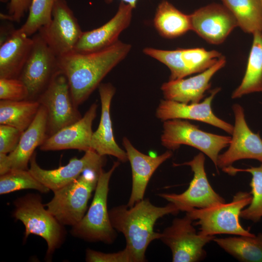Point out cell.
<instances>
[{"mask_svg":"<svg viewBox=\"0 0 262 262\" xmlns=\"http://www.w3.org/2000/svg\"><path fill=\"white\" fill-rule=\"evenodd\" d=\"M131 44L118 40L106 49L91 52L72 51L58 57L59 70L66 76L74 105L86 100L104 77L128 55Z\"/></svg>","mask_w":262,"mask_h":262,"instance_id":"1","label":"cell"},{"mask_svg":"<svg viewBox=\"0 0 262 262\" xmlns=\"http://www.w3.org/2000/svg\"><path fill=\"white\" fill-rule=\"evenodd\" d=\"M180 210L169 202L163 207L156 206L147 199H142L133 206L120 205L109 211L110 221L115 230L122 233L127 248L134 262L146 261L145 253L151 242L160 239L161 233L155 232L157 220L169 214H177Z\"/></svg>","mask_w":262,"mask_h":262,"instance_id":"2","label":"cell"},{"mask_svg":"<svg viewBox=\"0 0 262 262\" xmlns=\"http://www.w3.org/2000/svg\"><path fill=\"white\" fill-rule=\"evenodd\" d=\"M14 204L13 215L25 227V239L30 234L43 238L47 244L46 257L49 259L65 241L66 232L64 225L45 209L38 194L30 193L18 197Z\"/></svg>","mask_w":262,"mask_h":262,"instance_id":"3","label":"cell"},{"mask_svg":"<svg viewBox=\"0 0 262 262\" xmlns=\"http://www.w3.org/2000/svg\"><path fill=\"white\" fill-rule=\"evenodd\" d=\"M119 164V162H115L107 172L103 169L101 171L87 213L79 223L72 227L71 233L74 236L88 242L108 244L115 240L116 234L110 221L107 199L111 177Z\"/></svg>","mask_w":262,"mask_h":262,"instance_id":"4","label":"cell"},{"mask_svg":"<svg viewBox=\"0 0 262 262\" xmlns=\"http://www.w3.org/2000/svg\"><path fill=\"white\" fill-rule=\"evenodd\" d=\"M250 193L240 191L229 203H222L203 209H193L187 212L195 224L199 226L198 233L204 236L227 234L254 236L255 235L246 229L240 224L242 211L251 201Z\"/></svg>","mask_w":262,"mask_h":262,"instance_id":"5","label":"cell"},{"mask_svg":"<svg viewBox=\"0 0 262 262\" xmlns=\"http://www.w3.org/2000/svg\"><path fill=\"white\" fill-rule=\"evenodd\" d=\"M100 172L87 170L76 180L56 190L46 203L48 211L64 226H74L82 218Z\"/></svg>","mask_w":262,"mask_h":262,"instance_id":"6","label":"cell"},{"mask_svg":"<svg viewBox=\"0 0 262 262\" xmlns=\"http://www.w3.org/2000/svg\"><path fill=\"white\" fill-rule=\"evenodd\" d=\"M161 140L169 150H175L181 145L194 147L206 155L217 168L220 151L230 143L231 137L207 132L198 126L181 119L164 121Z\"/></svg>","mask_w":262,"mask_h":262,"instance_id":"7","label":"cell"},{"mask_svg":"<svg viewBox=\"0 0 262 262\" xmlns=\"http://www.w3.org/2000/svg\"><path fill=\"white\" fill-rule=\"evenodd\" d=\"M47 112L48 137L82 118L66 76L59 70L36 99Z\"/></svg>","mask_w":262,"mask_h":262,"instance_id":"8","label":"cell"},{"mask_svg":"<svg viewBox=\"0 0 262 262\" xmlns=\"http://www.w3.org/2000/svg\"><path fill=\"white\" fill-rule=\"evenodd\" d=\"M193 221L186 213L183 217L175 218L161 233L160 239L171 249L173 262H197L206 257L204 247L215 236L197 233Z\"/></svg>","mask_w":262,"mask_h":262,"instance_id":"9","label":"cell"},{"mask_svg":"<svg viewBox=\"0 0 262 262\" xmlns=\"http://www.w3.org/2000/svg\"><path fill=\"white\" fill-rule=\"evenodd\" d=\"M205 156L199 153L193 159L174 165H188L193 172V178L188 188L181 194L162 193L158 196L175 205L179 210L187 212L193 209H203L225 202L208 181L204 168Z\"/></svg>","mask_w":262,"mask_h":262,"instance_id":"10","label":"cell"},{"mask_svg":"<svg viewBox=\"0 0 262 262\" xmlns=\"http://www.w3.org/2000/svg\"><path fill=\"white\" fill-rule=\"evenodd\" d=\"M33 47L18 77L27 86L28 99L36 100L60 70L58 57L37 32L32 37Z\"/></svg>","mask_w":262,"mask_h":262,"instance_id":"11","label":"cell"},{"mask_svg":"<svg viewBox=\"0 0 262 262\" xmlns=\"http://www.w3.org/2000/svg\"><path fill=\"white\" fill-rule=\"evenodd\" d=\"M38 33L58 56L74 51L83 32L66 0H56L53 7L51 19Z\"/></svg>","mask_w":262,"mask_h":262,"instance_id":"12","label":"cell"},{"mask_svg":"<svg viewBox=\"0 0 262 262\" xmlns=\"http://www.w3.org/2000/svg\"><path fill=\"white\" fill-rule=\"evenodd\" d=\"M29 171L42 184L54 192L76 180L87 170L100 172L105 163L104 156L92 150L85 152L80 159L71 158L64 166L52 170L42 168L36 160L34 153L30 161Z\"/></svg>","mask_w":262,"mask_h":262,"instance_id":"13","label":"cell"},{"mask_svg":"<svg viewBox=\"0 0 262 262\" xmlns=\"http://www.w3.org/2000/svg\"><path fill=\"white\" fill-rule=\"evenodd\" d=\"M232 110L235 117L232 137L228 149L218 155L217 169L231 166L242 159H254L262 163V139L259 133L253 132L248 126L240 105L234 104Z\"/></svg>","mask_w":262,"mask_h":262,"instance_id":"14","label":"cell"},{"mask_svg":"<svg viewBox=\"0 0 262 262\" xmlns=\"http://www.w3.org/2000/svg\"><path fill=\"white\" fill-rule=\"evenodd\" d=\"M191 30L209 43H222L238 26L233 15L223 4L213 3L190 15Z\"/></svg>","mask_w":262,"mask_h":262,"instance_id":"15","label":"cell"},{"mask_svg":"<svg viewBox=\"0 0 262 262\" xmlns=\"http://www.w3.org/2000/svg\"><path fill=\"white\" fill-rule=\"evenodd\" d=\"M47 138V112L40 105L34 119L22 132L16 149L8 155L0 153V175L11 170H29L28 164L35 148Z\"/></svg>","mask_w":262,"mask_h":262,"instance_id":"16","label":"cell"},{"mask_svg":"<svg viewBox=\"0 0 262 262\" xmlns=\"http://www.w3.org/2000/svg\"><path fill=\"white\" fill-rule=\"evenodd\" d=\"M220 89L215 88L212 90L210 95L201 103L185 104L166 99L161 100L157 108L156 115L163 121L173 119L199 121L231 134L233 126L217 117L211 107L214 97Z\"/></svg>","mask_w":262,"mask_h":262,"instance_id":"17","label":"cell"},{"mask_svg":"<svg viewBox=\"0 0 262 262\" xmlns=\"http://www.w3.org/2000/svg\"><path fill=\"white\" fill-rule=\"evenodd\" d=\"M134 9L120 1L114 16L100 27L83 32L74 51L87 53L108 48L118 41L121 33L130 25Z\"/></svg>","mask_w":262,"mask_h":262,"instance_id":"18","label":"cell"},{"mask_svg":"<svg viewBox=\"0 0 262 262\" xmlns=\"http://www.w3.org/2000/svg\"><path fill=\"white\" fill-rule=\"evenodd\" d=\"M97 108L96 103L92 104L80 119L49 136L39 147L40 149L46 151L75 149L85 152L92 150V127Z\"/></svg>","mask_w":262,"mask_h":262,"instance_id":"19","label":"cell"},{"mask_svg":"<svg viewBox=\"0 0 262 262\" xmlns=\"http://www.w3.org/2000/svg\"><path fill=\"white\" fill-rule=\"evenodd\" d=\"M123 145L130 161L132 172V188L127 206H133L143 199L147 184L158 167L172 156L170 150L156 156L141 153L132 145L127 137L123 139Z\"/></svg>","mask_w":262,"mask_h":262,"instance_id":"20","label":"cell"},{"mask_svg":"<svg viewBox=\"0 0 262 262\" xmlns=\"http://www.w3.org/2000/svg\"><path fill=\"white\" fill-rule=\"evenodd\" d=\"M226 62L223 56L212 66L196 76L164 83L161 89L164 98L185 104L199 103L210 88L212 78L225 66Z\"/></svg>","mask_w":262,"mask_h":262,"instance_id":"21","label":"cell"},{"mask_svg":"<svg viewBox=\"0 0 262 262\" xmlns=\"http://www.w3.org/2000/svg\"><path fill=\"white\" fill-rule=\"evenodd\" d=\"M98 88L101 101V116L98 128L93 133L91 149L100 156L111 155L120 161L126 162L128 161L126 152L115 141L110 116V106L115 92V87L110 83H101Z\"/></svg>","mask_w":262,"mask_h":262,"instance_id":"22","label":"cell"},{"mask_svg":"<svg viewBox=\"0 0 262 262\" xmlns=\"http://www.w3.org/2000/svg\"><path fill=\"white\" fill-rule=\"evenodd\" d=\"M33 42L32 37L18 29L0 43V78H18Z\"/></svg>","mask_w":262,"mask_h":262,"instance_id":"23","label":"cell"},{"mask_svg":"<svg viewBox=\"0 0 262 262\" xmlns=\"http://www.w3.org/2000/svg\"><path fill=\"white\" fill-rule=\"evenodd\" d=\"M143 52L169 68V80L184 78L199 72V61L196 48L164 50L146 47Z\"/></svg>","mask_w":262,"mask_h":262,"instance_id":"24","label":"cell"},{"mask_svg":"<svg viewBox=\"0 0 262 262\" xmlns=\"http://www.w3.org/2000/svg\"><path fill=\"white\" fill-rule=\"evenodd\" d=\"M153 25L162 37L173 39L191 30L190 15H187L167 0L158 5L153 18Z\"/></svg>","mask_w":262,"mask_h":262,"instance_id":"25","label":"cell"},{"mask_svg":"<svg viewBox=\"0 0 262 262\" xmlns=\"http://www.w3.org/2000/svg\"><path fill=\"white\" fill-rule=\"evenodd\" d=\"M253 34L246 72L240 85L233 92L232 98L254 92H262V32Z\"/></svg>","mask_w":262,"mask_h":262,"instance_id":"26","label":"cell"},{"mask_svg":"<svg viewBox=\"0 0 262 262\" xmlns=\"http://www.w3.org/2000/svg\"><path fill=\"white\" fill-rule=\"evenodd\" d=\"M40 107L37 100H0V124L23 132L34 119Z\"/></svg>","mask_w":262,"mask_h":262,"instance_id":"27","label":"cell"},{"mask_svg":"<svg viewBox=\"0 0 262 262\" xmlns=\"http://www.w3.org/2000/svg\"><path fill=\"white\" fill-rule=\"evenodd\" d=\"M213 241L239 261L262 262V232L254 236L215 237Z\"/></svg>","mask_w":262,"mask_h":262,"instance_id":"28","label":"cell"},{"mask_svg":"<svg viewBox=\"0 0 262 262\" xmlns=\"http://www.w3.org/2000/svg\"><path fill=\"white\" fill-rule=\"evenodd\" d=\"M231 12L238 26L246 33L262 32V6L260 0H221Z\"/></svg>","mask_w":262,"mask_h":262,"instance_id":"29","label":"cell"},{"mask_svg":"<svg viewBox=\"0 0 262 262\" xmlns=\"http://www.w3.org/2000/svg\"><path fill=\"white\" fill-rule=\"evenodd\" d=\"M222 170L232 176L240 172L251 174L252 178L250 186L252 199L249 206L242 211L240 217L255 223L260 221L262 218V164L245 169L237 168L231 165L223 168Z\"/></svg>","mask_w":262,"mask_h":262,"instance_id":"30","label":"cell"},{"mask_svg":"<svg viewBox=\"0 0 262 262\" xmlns=\"http://www.w3.org/2000/svg\"><path fill=\"white\" fill-rule=\"evenodd\" d=\"M24 189H34L42 193L50 191L35 179L29 170H11L0 175V195Z\"/></svg>","mask_w":262,"mask_h":262,"instance_id":"31","label":"cell"},{"mask_svg":"<svg viewBox=\"0 0 262 262\" xmlns=\"http://www.w3.org/2000/svg\"><path fill=\"white\" fill-rule=\"evenodd\" d=\"M56 0H32L27 20L19 30L30 36L49 23Z\"/></svg>","mask_w":262,"mask_h":262,"instance_id":"32","label":"cell"},{"mask_svg":"<svg viewBox=\"0 0 262 262\" xmlns=\"http://www.w3.org/2000/svg\"><path fill=\"white\" fill-rule=\"evenodd\" d=\"M29 90L18 78H0V99L19 101L28 99Z\"/></svg>","mask_w":262,"mask_h":262,"instance_id":"33","label":"cell"},{"mask_svg":"<svg viewBox=\"0 0 262 262\" xmlns=\"http://www.w3.org/2000/svg\"><path fill=\"white\" fill-rule=\"evenodd\" d=\"M85 260L87 262H134L132 255L126 247L113 253H104L88 248Z\"/></svg>","mask_w":262,"mask_h":262,"instance_id":"34","label":"cell"},{"mask_svg":"<svg viewBox=\"0 0 262 262\" xmlns=\"http://www.w3.org/2000/svg\"><path fill=\"white\" fill-rule=\"evenodd\" d=\"M22 132L12 126L0 124V153L7 154L14 151Z\"/></svg>","mask_w":262,"mask_h":262,"instance_id":"35","label":"cell"},{"mask_svg":"<svg viewBox=\"0 0 262 262\" xmlns=\"http://www.w3.org/2000/svg\"><path fill=\"white\" fill-rule=\"evenodd\" d=\"M32 0H10L8 14H0V18L19 22L29 11Z\"/></svg>","mask_w":262,"mask_h":262,"instance_id":"36","label":"cell"},{"mask_svg":"<svg viewBox=\"0 0 262 262\" xmlns=\"http://www.w3.org/2000/svg\"><path fill=\"white\" fill-rule=\"evenodd\" d=\"M114 0H104V2L107 4H110L113 2ZM120 1L125 2V3L130 5L133 9L135 8L137 3L138 0H120Z\"/></svg>","mask_w":262,"mask_h":262,"instance_id":"37","label":"cell"},{"mask_svg":"<svg viewBox=\"0 0 262 262\" xmlns=\"http://www.w3.org/2000/svg\"><path fill=\"white\" fill-rule=\"evenodd\" d=\"M0 1L2 3H5L8 2V1H10V0H0Z\"/></svg>","mask_w":262,"mask_h":262,"instance_id":"38","label":"cell"},{"mask_svg":"<svg viewBox=\"0 0 262 262\" xmlns=\"http://www.w3.org/2000/svg\"><path fill=\"white\" fill-rule=\"evenodd\" d=\"M260 1H261V4H262V0H260Z\"/></svg>","mask_w":262,"mask_h":262,"instance_id":"39","label":"cell"}]
</instances>
